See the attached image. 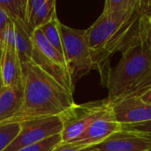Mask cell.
Here are the masks:
<instances>
[{"label":"cell","instance_id":"obj_14","mask_svg":"<svg viewBox=\"0 0 151 151\" xmlns=\"http://www.w3.org/2000/svg\"><path fill=\"white\" fill-rule=\"evenodd\" d=\"M13 25L14 36L18 53L22 63L31 60L33 52V41L32 33L29 31L27 24L19 22H12Z\"/></svg>","mask_w":151,"mask_h":151},{"label":"cell","instance_id":"obj_22","mask_svg":"<svg viewBox=\"0 0 151 151\" xmlns=\"http://www.w3.org/2000/svg\"><path fill=\"white\" fill-rule=\"evenodd\" d=\"M127 128H130L135 131L142 132L147 135H149L151 138V121L142 123V124H138V125H134V126H129V127H123Z\"/></svg>","mask_w":151,"mask_h":151},{"label":"cell","instance_id":"obj_24","mask_svg":"<svg viewBox=\"0 0 151 151\" xmlns=\"http://www.w3.org/2000/svg\"><path fill=\"white\" fill-rule=\"evenodd\" d=\"M140 97H141L145 103H147V104H150L151 105V88L149 90H147L144 94H142Z\"/></svg>","mask_w":151,"mask_h":151},{"label":"cell","instance_id":"obj_23","mask_svg":"<svg viewBox=\"0 0 151 151\" xmlns=\"http://www.w3.org/2000/svg\"><path fill=\"white\" fill-rule=\"evenodd\" d=\"M144 6H145V10L150 20V32H151V0L149 1H144Z\"/></svg>","mask_w":151,"mask_h":151},{"label":"cell","instance_id":"obj_10","mask_svg":"<svg viewBox=\"0 0 151 151\" xmlns=\"http://www.w3.org/2000/svg\"><path fill=\"white\" fill-rule=\"evenodd\" d=\"M96 148L97 151H151V138L142 132L122 127Z\"/></svg>","mask_w":151,"mask_h":151},{"label":"cell","instance_id":"obj_16","mask_svg":"<svg viewBox=\"0 0 151 151\" xmlns=\"http://www.w3.org/2000/svg\"><path fill=\"white\" fill-rule=\"evenodd\" d=\"M61 22L59 21L58 15L56 14L47 24L39 28L46 40L60 53L63 54L62 38H61ZM64 55V54H63Z\"/></svg>","mask_w":151,"mask_h":151},{"label":"cell","instance_id":"obj_17","mask_svg":"<svg viewBox=\"0 0 151 151\" xmlns=\"http://www.w3.org/2000/svg\"><path fill=\"white\" fill-rule=\"evenodd\" d=\"M19 122L0 124V151H4L17 136L19 131Z\"/></svg>","mask_w":151,"mask_h":151},{"label":"cell","instance_id":"obj_8","mask_svg":"<svg viewBox=\"0 0 151 151\" xmlns=\"http://www.w3.org/2000/svg\"><path fill=\"white\" fill-rule=\"evenodd\" d=\"M0 70L3 86H23V72L14 36L13 25L10 21L0 48Z\"/></svg>","mask_w":151,"mask_h":151},{"label":"cell","instance_id":"obj_2","mask_svg":"<svg viewBox=\"0 0 151 151\" xmlns=\"http://www.w3.org/2000/svg\"><path fill=\"white\" fill-rule=\"evenodd\" d=\"M142 15V1L134 9L120 12H102L98 19L86 29V35L96 69L101 83L106 87L111 70V56L121 51L135 36Z\"/></svg>","mask_w":151,"mask_h":151},{"label":"cell","instance_id":"obj_15","mask_svg":"<svg viewBox=\"0 0 151 151\" xmlns=\"http://www.w3.org/2000/svg\"><path fill=\"white\" fill-rule=\"evenodd\" d=\"M27 0H0V7L11 22L26 24Z\"/></svg>","mask_w":151,"mask_h":151},{"label":"cell","instance_id":"obj_13","mask_svg":"<svg viewBox=\"0 0 151 151\" xmlns=\"http://www.w3.org/2000/svg\"><path fill=\"white\" fill-rule=\"evenodd\" d=\"M23 99V86L0 89V124L8 123L19 112Z\"/></svg>","mask_w":151,"mask_h":151},{"label":"cell","instance_id":"obj_19","mask_svg":"<svg viewBox=\"0 0 151 151\" xmlns=\"http://www.w3.org/2000/svg\"><path fill=\"white\" fill-rule=\"evenodd\" d=\"M61 143H62V138L60 134L47 138L39 142L31 144L25 148H22L18 151H52Z\"/></svg>","mask_w":151,"mask_h":151},{"label":"cell","instance_id":"obj_18","mask_svg":"<svg viewBox=\"0 0 151 151\" xmlns=\"http://www.w3.org/2000/svg\"><path fill=\"white\" fill-rule=\"evenodd\" d=\"M141 0H107L104 3L103 12L107 13L120 12L135 8Z\"/></svg>","mask_w":151,"mask_h":151},{"label":"cell","instance_id":"obj_25","mask_svg":"<svg viewBox=\"0 0 151 151\" xmlns=\"http://www.w3.org/2000/svg\"><path fill=\"white\" fill-rule=\"evenodd\" d=\"M3 87V81H2V76H1V70H0V89Z\"/></svg>","mask_w":151,"mask_h":151},{"label":"cell","instance_id":"obj_12","mask_svg":"<svg viewBox=\"0 0 151 151\" xmlns=\"http://www.w3.org/2000/svg\"><path fill=\"white\" fill-rule=\"evenodd\" d=\"M56 4L55 0H27L26 24L32 34L47 24L57 14Z\"/></svg>","mask_w":151,"mask_h":151},{"label":"cell","instance_id":"obj_4","mask_svg":"<svg viewBox=\"0 0 151 151\" xmlns=\"http://www.w3.org/2000/svg\"><path fill=\"white\" fill-rule=\"evenodd\" d=\"M32 41L33 52L31 60L70 94L73 95L75 84L64 55L46 40L40 29L33 32Z\"/></svg>","mask_w":151,"mask_h":151},{"label":"cell","instance_id":"obj_7","mask_svg":"<svg viewBox=\"0 0 151 151\" xmlns=\"http://www.w3.org/2000/svg\"><path fill=\"white\" fill-rule=\"evenodd\" d=\"M19 123V134L4 151H18L62 132V123L58 116L28 119Z\"/></svg>","mask_w":151,"mask_h":151},{"label":"cell","instance_id":"obj_21","mask_svg":"<svg viewBox=\"0 0 151 151\" xmlns=\"http://www.w3.org/2000/svg\"><path fill=\"white\" fill-rule=\"evenodd\" d=\"M52 151H97L96 146L86 147V148H78L70 145L69 143H61Z\"/></svg>","mask_w":151,"mask_h":151},{"label":"cell","instance_id":"obj_11","mask_svg":"<svg viewBox=\"0 0 151 151\" xmlns=\"http://www.w3.org/2000/svg\"><path fill=\"white\" fill-rule=\"evenodd\" d=\"M121 128L122 126L114 119L111 107V110L105 115L93 122L77 138L66 143L78 148L96 146Z\"/></svg>","mask_w":151,"mask_h":151},{"label":"cell","instance_id":"obj_1","mask_svg":"<svg viewBox=\"0 0 151 151\" xmlns=\"http://www.w3.org/2000/svg\"><path fill=\"white\" fill-rule=\"evenodd\" d=\"M120 53L121 58L111 68L106 83L111 104L141 96L151 88V32L144 1L139 30Z\"/></svg>","mask_w":151,"mask_h":151},{"label":"cell","instance_id":"obj_5","mask_svg":"<svg viewBox=\"0 0 151 151\" xmlns=\"http://www.w3.org/2000/svg\"><path fill=\"white\" fill-rule=\"evenodd\" d=\"M63 54L73 83L96 69L88 47L86 29L70 27L61 23Z\"/></svg>","mask_w":151,"mask_h":151},{"label":"cell","instance_id":"obj_3","mask_svg":"<svg viewBox=\"0 0 151 151\" xmlns=\"http://www.w3.org/2000/svg\"><path fill=\"white\" fill-rule=\"evenodd\" d=\"M23 99L19 112L10 122L34 118L59 116L73 105L70 94L32 60L22 63Z\"/></svg>","mask_w":151,"mask_h":151},{"label":"cell","instance_id":"obj_6","mask_svg":"<svg viewBox=\"0 0 151 151\" xmlns=\"http://www.w3.org/2000/svg\"><path fill=\"white\" fill-rule=\"evenodd\" d=\"M111 107L110 101L105 98L88 102L85 104H74L58 117L62 123V142L66 143L81 134L93 122L105 115Z\"/></svg>","mask_w":151,"mask_h":151},{"label":"cell","instance_id":"obj_9","mask_svg":"<svg viewBox=\"0 0 151 151\" xmlns=\"http://www.w3.org/2000/svg\"><path fill=\"white\" fill-rule=\"evenodd\" d=\"M111 113L122 127L151 121V105L140 96L127 97L111 104Z\"/></svg>","mask_w":151,"mask_h":151},{"label":"cell","instance_id":"obj_20","mask_svg":"<svg viewBox=\"0 0 151 151\" xmlns=\"http://www.w3.org/2000/svg\"><path fill=\"white\" fill-rule=\"evenodd\" d=\"M9 23H10V19H8L4 12L2 10V8L0 7V48L3 44L4 35H5Z\"/></svg>","mask_w":151,"mask_h":151}]
</instances>
